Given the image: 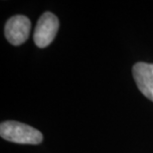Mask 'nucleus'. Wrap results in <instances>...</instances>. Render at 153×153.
Segmentation results:
<instances>
[{"label": "nucleus", "mask_w": 153, "mask_h": 153, "mask_svg": "<svg viewBox=\"0 0 153 153\" xmlns=\"http://www.w3.org/2000/svg\"><path fill=\"white\" fill-rule=\"evenodd\" d=\"M59 29V20L51 12H45L39 18L34 31V42L37 47L45 48L53 42Z\"/></svg>", "instance_id": "f03ea898"}, {"label": "nucleus", "mask_w": 153, "mask_h": 153, "mask_svg": "<svg viewBox=\"0 0 153 153\" xmlns=\"http://www.w3.org/2000/svg\"><path fill=\"white\" fill-rule=\"evenodd\" d=\"M31 22L26 16L15 15L7 21L5 25V36L10 44L19 46L29 37Z\"/></svg>", "instance_id": "7ed1b4c3"}, {"label": "nucleus", "mask_w": 153, "mask_h": 153, "mask_svg": "<svg viewBox=\"0 0 153 153\" xmlns=\"http://www.w3.org/2000/svg\"><path fill=\"white\" fill-rule=\"evenodd\" d=\"M132 74L139 91L153 102V64L137 63L133 66Z\"/></svg>", "instance_id": "20e7f679"}, {"label": "nucleus", "mask_w": 153, "mask_h": 153, "mask_svg": "<svg viewBox=\"0 0 153 153\" xmlns=\"http://www.w3.org/2000/svg\"><path fill=\"white\" fill-rule=\"evenodd\" d=\"M0 135L7 141L20 144H39L43 141V135L38 129L13 120L2 122Z\"/></svg>", "instance_id": "f257e3e1"}]
</instances>
